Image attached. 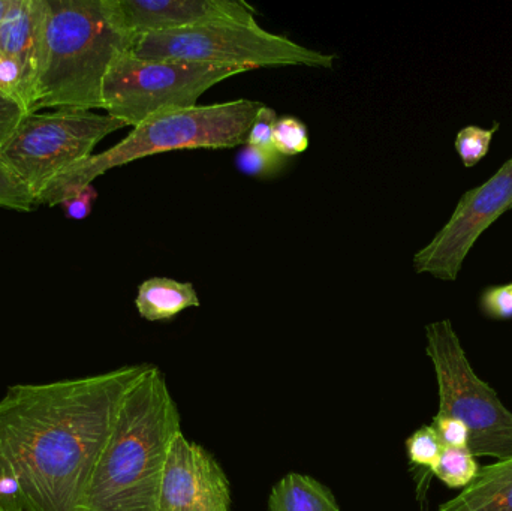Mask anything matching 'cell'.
<instances>
[{
    "instance_id": "obj_1",
    "label": "cell",
    "mask_w": 512,
    "mask_h": 511,
    "mask_svg": "<svg viewBox=\"0 0 512 511\" xmlns=\"http://www.w3.org/2000/svg\"><path fill=\"white\" fill-rule=\"evenodd\" d=\"M149 365L9 387L0 399V480L24 511H81L123 398Z\"/></svg>"
},
{
    "instance_id": "obj_2",
    "label": "cell",
    "mask_w": 512,
    "mask_h": 511,
    "mask_svg": "<svg viewBox=\"0 0 512 511\" xmlns=\"http://www.w3.org/2000/svg\"><path fill=\"white\" fill-rule=\"evenodd\" d=\"M180 413L158 366L149 365L123 398L81 511H158Z\"/></svg>"
},
{
    "instance_id": "obj_3",
    "label": "cell",
    "mask_w": 512,
    "mask_h": 511,
    "mask_svg": "<svg viewBox=\"0 0 512 511\" xmlns=\"http://www.w3.org/2000/svg\"><path fill=\"white\" fill-rule=\"evenodd\" d=\"M132 44L117 0H44L30 114L102 110L105 75Z\"/></svg>"
},
{
    "instance_id": "obj_4",
    "label": "cell",
    "mask_w": 512,
    "mask_h": 511,
    "mask_svg": "<svg viewBox=\"0 0 512 511\" xmlns=\"http://www.w3.org/2000/svg\"><path fill=\"white\" fill-rule=\"evenodd\" d=\"M262 105L251 99H237L197 105L147 120L116 146L90 156L54 180L38 198V204L50 207L62 204L78 189L92 185L96 177L147 156L174 150L233 149L246 144L249 129Z\"/></svg>"
},
{
    "instance_id": "obj_5",
    "label": "cell",
    "mask_w": 512,
    "mask_h": 511,
    "mask_svg": "<svg viewBox=\"0 0 512 511\" xmlns=\"http://www.w3.org/2000/svg\"><path fill=\"white\" fill-rule=\"evenodd\" d=\"M140 59L176 60L254 71L271 66L333 68L336 56L297 44L254 23H212L188 29L153 32L134 39L131 51Z\"/></svg>"
},
{
    "instance_id": "obj_6",
    "label": "cell",
    "mask_w": 512,
    "mask_h": 511,
    "mask_svg": "<svg viewBox=\"0 0 512 511\" xmlns=\"http://www.w3.org/2000/svg\"><path fill=\"white\" fill-rule=\"evenodd\" d=\"M249 71L240 66L140 59L128 51L114 60L105 75L102 110L137 128L155 117L197 107L207 90Z\"/></svg>"
},
{
    "instance_id": "obj_7",
    "label": "cell",
    "mask_w": 512,
    "mask_h": 511,
    "mask_svg": "<svg viewBox=\"0 0 512 511\" xmlns=\"http://www.w3.org/2000/svg\"><path fill=\"white\" fill-rule=\"evenodd\" d=\"M427 356L439 387V413L463 422L475 458H512V413L498 393L474 372L450 320L426 327Z\"/></svg>"
},
{
    "instance_id": "obj_8",
    "label": "cell",
    "mask_w": 512,
    "mask_h": 511,
    "mask_svg": "<svg viewBox=\"0 0 512 511\" xmlns=\"http://www.w3.org/2000/svg\"><path fill=\"white\" fill-rule=\"evenodd\" d=\"M125 126L108 114L72 108L27 114L0 159L20 177L38 204L54 180L89 159L99 141Z\"/></svg>"
},
{
    "instance_id": "obj_9",
    "label": "cell",
    "mask_w": 512,
    "mask_h": 511,
    "mask_svg": "<svg viewBox=\"0 0 512 511\" xmlns=\"http://www.w3.org/2000/svg\"><path fill=\"white\" fill-rule=\"evenodd\" d=\"M510 209L512 158L483 185L460 198L447 224L415 254V272L441 281H456L475 243Z\"/></svg>"
},
{
    "instance_id": "obj_10",
    "label": "cell",
    "mask_w": 512,
    "mask_h": 511,
    "mask_svg": "<svg viewBox=\"0 0 512 511\" xmlns=\"http://www.w3.org/2000/svg\"><path fill=\"white\" fill-rule=\"evenodd\" d=\"M230 482L200 444L177 435L159 491L158 511H230Z\"/></svg>"
},
{
    "instance_id": "obj_11",
    "label": "cell",
    "mask_w": 512,
    "mask_h": 511,
    "mask_svg": "<svg viewBox=\"0 0 512 511\" xmlns=\"http://www.w3.org/2000/svg\"><path fill=\"white\" fill-rule=\"evenodd\" d=\"M123 26L135 38L212 23H254L255 9L239 0H117Z\"/></svg>"
},
{
    "instance_id": "obj_12",
    "label": "cell",
    "mask_w": 512,
    "mask_h": 511,
    "mask_svg": "<svg viewBox=\"0 0 512 511\" xmlns=\"http://www.w3.org/2000/svg\"><path fill=\"white\" fill-rule=\"evenodd\" d=\"M42 15L44 0H11L0 26V54L11 57L23 68L32 95L38 66Z\"/></svg>"
},
{
    "instance_id": "obj_13",
    "label": "cell",
    "mask_w": 512,
    "mask_h": 511,
    "mask_svg": "<svg viewBox=\"0 0 512 511\" xmlns=\"http://www.w3.org/2000/svg\"><path fill=\"white\" fill-rule=\"evenodd\" d=\"M439 511H512V458L480 468L471 485Z\"/></svg>"
},
{
    "instance_id": "obj_14",
    "label": "cell",
    "mask_w": 512,
    "mask_h": 511,
    "mask_svg": "<svg viewBox=\"0 0 512 511\" xmlns=\"http://www.w3.org/2000/svg\"><path fill=\"white\" fill-rule=\"evenodd\" d=\"M135 306L144 320L165 321L185 309L198 308L200 297L191 282L155 276L140 285Z\"/></svg>"
},
{
    "instance_id": "obj_15",
    "label": "cell",
    "mask_w": 512,
    "mask_h": 511,
    "mask_svg": "<svg viewBox=\"0 0 512 511\" xmlns=\"http://www.w3.org/2000/svg\"><path fill=\"white\" fill-rule=\"evenodd\" d=\"M268 511H342L333 492L313 477L291 473L274 485Z\"/></svg>"
},
{
    "instance_id": "obj_16",
    "label": "cell",
    "mask_w": 512,
    "mask_h": 511,
    "mask_svg": "<svg viewBox=\"0 0 512 511\" xmlns=\"http://www.w3.org/2000/svg\"><path fill=\"white\" fill-rule=\"evenodd\" d=\"M478 470L480 467L469 449L445 447L432 473L450 489H465L477 477Z\"/></svg>"
},
{
    "instance_id": "obj_17",
    "label": "cell",
    "mask_w": 512,
    "mask_h": 511,
    "mask_svg": "<svg viewBox=\"0 0 512 511\" xmlns=\"http://www.w3.org/2000/svg\"><path fill=\"white\" fill-rule=\"evenodd\" d=\"M285 156L276 149H261V147L246 144L236 158L240 173L256 179H273L282 173L286 165Z\"/></svg>"
},
{
    "instance_id": "obj_18",
    "label": "cell",
    "mask_w": 512,
    "mask_h": 511,
    "mask_svg": "<svg viewBox=\"0 0 512 511\" xmlns=\"http://www.w3.org/2000/svg\"><path fill=\"white\" fill-rule=\"evenodd\" d=\"M498 129L499 123H495V126L489 129L481 126H466L460 129L456 138V150L466 168L475 167L486 158Z\"/></svg>"
},
{
    "instance_id": "obj_19",
    "label": "cell",
    "mask_w": 512,
    "mask_h": 511,
    "mask_svg": "<svg viewBox=\"0 0 512 511\" xmlns=\"http://www.w3.org/2000/svg\"><path fill=\"white\" fill-rule=\"evenodd\" d=\"M274 149L285 156L300 155L309 147V131L300 119L294 116L277 117L273 134Z\"/></svg>"
},
{
    "instance_id": "obj_20",
    "label": "cell",
    "mask_w": 512,
    "mask_h": 511,
    "mask_svg": "<svg viewBox=\"0 0 512 511\" xmlns=\"http://www.w3.org/2000/svg\"><path fill=\"white\" fill-rule=\"evenodd\" d=\"M0 206L18 212H30L35 209V197L20 177L0 159Z\"/></svg>"
},
{
    "instance_id": "obj_21",
    "label": "cell",
    "mask_w": 512,
    "mask_h": 511,
    "mask_svg": "<svg viewBox=\"0 0 512 511\" xmlns=\"http://www.w3.org/2000/svg\"><path fill=\"white\" fill-rule=\"evenodd\" d=\"M406 452L412 464L432 470L441 458L444 446L432 426H423L406 440Z\"/></svg>"
},
{
    "instance_id": "obj_22",
    "label": "cell",
    "mask_w": 512,
    "mask_h": 511,
    "mask_svg": "<svg viewBox=\"0 0 512 511\" xmlns=\"http://www.w3.org/2000/svg\"><path fill=\"white\" fill-rule=\"evenodd\" d=\"M0 93L20 102L29 113L32 92L26 74L14 59L3 54H0Z\"/></svg>"
},
{
    "instance_id": "obj_23",
    "label": "cell",
    "mask_w": 512,
    "mask_h": 511,
    "mask_svg": "<svg viewBox=\"0 0 512 511\" xmlns=\"http://www.w3.org/2000/svg\"><path fill=\"white\" fill-rule=\"evenodd\" d=\"M480 308L493 320H511L512 318V282L487 288L481 294Z\"/></svg>"
},
{
    "instance_id": "obj_24",
    "label": "cell",
    "mask_w": 512,
    "mask_h": 511,
    "mask_svg": "<svg viewBox=\"0 0 512 511\" xmlns=\"http://www.w3.org/2000/svg\"><path fill=\"white\" fill-rule=\"evenodd\" d=\"M432 428L438 434L442 446L454 449H468L469 431L463 422L447 414L438 413L433 419Z\"/></svg>"
},
{
    "instance_id": "obj_25",
    "label": "cell",
    "mask_w": 512,
    "mask_h": 511,
    "mask_svg": "<svg viewBox=\"0 0 512 511\" xmlns=\"http://www.w3.org/2000/svg\"><path fill=\"white\" fill-rule=\"evenodd\" d=\"M27 114L20 102L0 93V153L8 146Z\"/></svg>"
},
{
    "instance_id": "obj_26",
    "label": "cell",
    "mask_w": 512,
    "mask_h": 511,
    "mask_svg": "<svg viewBox=\"0 0 512 511\" xmlns=\"http://www.w3.org/2000/svg\"><path fill=\"white\" fill-rule=\"evenodd\" d=\"M276 120V111L273 108L267 107V105H262L258 113H256L251 129H249L246 144L261 147V149H274L273 134Z\"/></svg>"
},
{
    "instance_id": "obj_27",
    "label": "cell",
    "mask_w": 512,
    "mask_h": 511,
    "mask_svg": "<svg viewBox=\"0 0 512 511\" xmlns=\"http://www.w3.org/2000/svg\"><path fill=\"white\" fill-rule=\"evenodd\" d=\"M98 198V191L95 186L87 185L84 188L78 189L74 194L69 195L68 198L62 201L60 206L65 210L66 218L81 221L86 219L92 212L93 203Z\"/></svg>"
},
{
    "instance_id": "obj_28",
    "label": "cell",
    "mask_w": 512,
    "mask_h": 511,
    "mask_svg": "<svg viewBox=\"0 0 512 511\" xmlns=\"http://www.w3.org/2000/svg\"><path fill=\"white\" fill-rule=\"evenodd\" d=\"M11 0H0V26H2L3 18H5L6 12H8Z\"/></svg>"
},
{
    "instance_id": "obj_29",
    "label": "cell",
    "mask_w": 512,
    "mask_h": 511,
    "mask_svg": "<svg viewBox=\"0 0 512 511\" xmlns=\"http://www.w3.org/2000/svg\"><path fill=\"white\" fill-rule=\"evenodd\" d=\"M0 511H23V510H9V509H5V507H0Z\"/></svg>"
}]
</instances>
